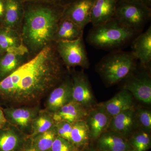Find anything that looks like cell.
<instances>
[{"label":"cell","mask_w":151,"mask_h":151,"mask_svg":"<svg viewBox=\"0 0 151 151\" xmlns=\"http://www.w3.org/2000/svg\"><path fill=\"white\" fill-rule=\"evenodd\" d=\"M62 76V65L49 45L0 81V102L7 107L40 105Z\"/></svg>","instance_id":"obj_1"},{"label":"cell","mask_w":151,"mask_h":151,"mask_svg":"<svg viewBox=\"0 0 151 151\" xmlns=\"http://www.w3.org/2000/svg\"><path fill=\"white\" fill-rule=\"evenodd\" d=\"M60 19L56 12L48 8L29 10L24 17L22 42L27 49L38 52L54 40Z\"/></svg>","instance_id":"obj_2"},{"label":"cell","mask_w":151,"mask_h":151,"mask_svg":"<svg viewBox=\"0 0 151 151\" xmlns=\"http://www.w3.org/2000/svg\"><path fill=\"white\" fill-rule=\"evenodd\" d=\"M135 32L122 26L113 18L94 26L88 35L87 40L91 45L97 48H114L130 40Z\"/></svg>","instance_id":"obj_3"},{"label":"cell","mask_w":151,"mask_h":151,"mask_svg":"<svg viewBox=\"0 0 151 151\" xmlns=\"http://www.w3.org/2000/svg\"><path fill=\"white\" fill-rule=\"evenodd\" d=\"M136 60L131 53H113L101 60L98 71L107 84L113 85L130 76L134 69Z\"/></svg>","instance_id":"obj_4"},{"label":"cell","mask_w":151,"mask_h":151,"mask_svg":"<svg viewBox=\"0 0 151 151\" xmlns=\"http://www.w3.org/2000/svg\"><path fill=\"white\" fill-rule=\"evenodd\" d=\"M150 17L151 9L139 0H118L114 19L122 26L136 32Z\"/></svg>","instance_id":"obj_5"},{"label":"cell","mask_w":151,"mask_h":151,"mask_svg":"<svg viewBox=\"0 0 151 151\" xmlns=\"http://www.w3.org/2000/svg\"><path fill=\"white\" fill-rule=\"evenodd\" d=\"M56 50L68 67H89V62L82 37L75 40L57 42Z\"/></svg>","instance_id":"obj_6"},{"label":"cell","mask_w":151,"mask_h":151,"mask_svg":"<svg viewBox=\"0 0 151 151\" xmlns=\"http://www.w3.org/2000/svg\"><path fill=\"white\" fill-rule=\"evenodd\" d=\"M40 109V105H39L6 107L3 110L8 123L29 136L33 121Z\"/></svg>","instance_id":"obj_7"},{"label":"cell","mask_w":151,"mask_h":151,"mask_svg":"<svg viewBox=\"0 0 151 151\" xmlns=\"http://www.w3.org/2000/svg\"><path fill=\"white\" fill-rule=\"evenodd\" d=\"M71 80L72 100L88 110L95 107L97 104L86 74L82 71L73 73Z\"/></svg>","instance_id":"obj_8"},{"label":"cell","mask_w":151,"mask_h":151,"mask_svg":"<svg viewBox=\"0 0 151 151\" xmlns=\"http://www.w3.org/2000/svg\"><path fill=\"white\" fill-rule=\"evenodd\" d=\"M111 118L105 109L98 104L89 110L84 121L89 129L92 143L108 130Z\"/></svg>","instance_id":"obj_9"},{"label":"cell","mask_w":151,"mask_h":151,"mask_svg":"<svg viewBox=\"0 0 151 151\" xmlns=\"http://www.w3.org/2000/svg\"><path fill=\"white\" fill-rule=\"evenodd\" d=\"M28 49L23 44L9 49L0 55V81L13 73L25 62Z\"/></svg>","instance_id":"obj_10"},{"label":"cell","mask_w":151,"mask_h":151,"mask_svg":"<svg viewBox=\"0 0 151 151\" xmlns=\"http://www.w3.org/2000/svg\"><path fill=\"white\" fill-rule=\"evenodd\" d=\"M72 80L61 81L49 93L44 103L45 109L54 113L72 99Z\"/></svg>","instance_id":"obj_11"},{"label":"cell","mask_w":151,"mask_h":151,"mask_svg":"<svg viewBox=\"0 0 151 151\" xmlns=\"http://www.w3.org/2000/svg\"><path fill=\"white\" fill-rule=\"evenodd\" d=\"M29 137L7 122L0 129V151H19Z\"/></svg>","instance_id":"obj_12"},{"label":"cell","mask_w":151,"mask_h":151,"mask_svg":"<svg viewBox=\"0 0 151 151\" xmlns=\"http://www.w3.org/2000/svg\"><path fill=\"white\" fill-rule=\"evenodd\" d=\"M123 89L129 92L138 101L147 105L151 103V80L148 76H128Z\"/></svg>","instance_id":"obj_13"},{"label":"cell","mask_w":151,"mask_h":151,"mask_svg":"<svg viewBox=\"0 0 151 151\" xmlns=\"http://www.w3.org/2000/svg\"><path fill=\"white\" fill-rule=\"evenodd\" d=\"M95 0H76L66 9L63 16L83 29L91 23V14Z\"/></svg>","instance_id":"obj_14"},{"label":"cell","mask_w":151,"mask_h":151,"mask_svg":"<svg viewBox=\"0 0 151 151\" xmlns=\"http://www.w3.org/2000/svg\"><path fill=\"white\" fill-rule=\"evenodd\" d=\"M100 151H128L132 149L128 139L118 132L108 130L94 142Z\"/></svg>","instance_id":"obj_15"},{"label":"cell","mask_w":151,"mask_h":151,"mask_svg":"<svg viewBox=\"0 0 151 151\" xmlns=\"http://www.w3.org/2000/svg\"><path fill=\"white\" fill-rule=\"evenodd\" d=\"M137 127L135 109L133 108L112 117L108 130L118 132L128 139Z\"/></svg>","instance_id":"obj_16"},{"label":"cell","mask_w":151,"mask_h":151,"mask_svg":"<svg viewBox=\"0 0 151 151\" xmlns=\"http://www.w3.org/2000/svg\"><path fill=\"white\" fill-rule=\"evenodd\" d=\"M98 104L103 107L111 117L126 110L134 108L133 96L129 92L124 89L110 100Z\"/></svg>","instance_id":"obj_17"},{"label":"cell","mask_w":151,"mask_h":151,"mask_svg":"<svg viewBox=\"0 0 151 151\" xmlns=\"http://www.w3.org/2000/svg\"><path fill=\"white\" fill-rule=\"evenodd\" d=\"M118 0H95L91 14L93 27L105 23L114 18Z\"/></svg>","instance_id":"obj_18"},{"label":"cell","mask_w":151,"mask_h":151,"mask_svg":"<svg viewBox=\"0 0 151 151\" xmlns=\"http://www.w3.org/2000/svg\"><path fill=\"white\" fill-rule=\"evenodd\" d=\"M89 110L80 104L71 100L53 113L55 122L65 121L73 124L85 120Z\"/></svg>","instance_id":"obj_19"},{"label":"cell","mask_w":151,"mask_h":151,"mask_svg":"<svg viewBox=\"0 0 151 151\" xmlns=\"http://www.w3.org/2000/svg\"><path fill=\"white\" fill-rule=\"evenodd\" d=\"M132 48L131 53L135 59L139 60L144 67H147L151 60V27L135 40Z\"/></svg>","instance_id":"obj_20"},{"label":"cell","mask_w":151,"mask_h":151,"mask_svg":"<svg viewBox=\"0 0 151 151\" xmlns=\"http://www.w3.org/2000/svg\"><path fill=\"white\" fill-rule=\"evenodd\" d=\"M62 17L58 24L54 40L57 42L71 41L82 37L83 29L70 19L63 15Z\"/></svg>","instance_id":"obj_21"},{"label":"cell","mask_w":151,"mask_h":151,"mask_svg":"<svg viewBox=\"0 0 151 151\" xmlns=\"http://www.w3.org/2000/svg\"><path fill=\"white\" fill-rule=\"evenodd\" d=\"M70 142L76 151L82 150L93 144L89 129L84 120L72 124Z\"/></svg>","instance_id":"obj_22"},{"label":"cell","mask_w":151,"mask_h":151,"mask_svg":"<svg viewBox=\"0 0 151 151\" xmlns=\"http://www.w3.org/2000/svg\"><path fill=\"white\" fill-rule=\"evenodd\" d=\"M55 124L53 113L45 108H41L33 121L29 137H33L37 135L48 131L54 126Z\"/></svg>","instance_id":"obj_23"},{"label":"cell","mask_w":151,"mask_h":151,"mask_svg":"<svg viewBox=\"0 0 151 151\" xmlns=\"http://www.w3.org/2000/svg\"><path fill=\"white\" fill-rule=\"evenodd\" d=\"M4 14L1 26L14 29L21 17L20 4L17 0H4Z\"/></svg>","instance_id":"obj_24"},{"label":"cell","mask_w":151,"mask_h":151,"mask_svg":"<svg viewBox=\"0 0 151 151\" xmlns=\"http://www.w3.org/2000/svg\"><path fill=\"white\" fill-rule=\"evenodd\" d=\"M22 37L13 29L0 26V55L9 49L22 44Z\"/></svg>","instance_id":"obj_25"},{"label":"cell","mask_w":151,"mask_h":151,"mask_svg":"<svg viewBox=\"0 0 151 151\" xmlns=\"http://www.w3.org/2000/svg\"><path fill=\"white\" fill-rule=\"evenodd\" d=\"M55 126L46 132L31 138L33 145L38 151H51L52 146L57 137Z\"/></svg>","instance_id":"obj_26"},{"label":"cell","mask_w":151,"mask_h":151,"mask_svg":"<svg viewBox=\"0 0 151 151\" xmlns=\"http://www.w3.org/2000/svg\"><path fill=\"white\" fill-rule=\"evenodd\" d=\"M128 140L133 151H147L151 147L150 134L142 130H136Z\"/></svg>","instance_id":"obj_27"},{"label":"cell","mask_w":151,"mask_h":151,"mask_svg":"<svg viewBox=\"0 0 151 151\" xmlns=\"http://www.w3.org/2000/svg\"><path fill=\"white\" fill-rule=\"evenodd\" d=\"M135 115L139 129L150 134L151 131V112L150 110L143 107H139L135 110Z\"/></svg>","instance_id":"obj_28"},{"label":"cell","mask_w":151,"mask_h":151,"mask_svg":"<svg viewBox=\"0 0 151 151\" xmlns=\"http://www.w3.org/2000/svg\"><path fill=\"white\" fill-rule=\"evenodd\" d=\"M55 126L58 136L70 142L72 124L65 121H59L55 122Z\"/></svg>","instance_id":"obj_29"},{"label":"cell","mask_w":151,"mask_h":151,"mask_svg":"<svg viewBox=\"0 0 151 151\" xmlns=\"http://www.w3.org/2000/svg\"><path fill=\"white\" fill-rule=\"evenodd\" d=\"M51 151H76L72 143L58 136L52 144Z\"/></svg>","instance_id":"obj_30"},{"label":"cell","mask_w":151,"mask_h":151,"mask_svg":"<svg viewBox=\"0 0 151 151\" xmlns=\"http://www.w3.org/2000/svg\"><path fill=\"white\" fill-rule=\"evenodd\" d=\"M19 151H38L33 145L31 138L29 137L22 148Z\"/></svg>","instance_id":"obj_31"},{"label":"cell","mask_w":151,"mask_h":151,"mask_svg":"<svg viewBox=\"0 0 151 151\" xmlns=\"http://www.w3.org/2000/svg\"><path fill=\"white\" fill-rule=\"evenodd\" d=\"M3 108L0 106V129L4 127L5 125L7 122L4 114Z\"/></svg>","instance_id":"obj_32"},{"label":"cell","mask_w":151,"mask_h":151,"mask_svg":"<svg viewBox=\"0 0 151 151\" xmlns=\"http://www.w3.org/2000/svg\"><path fill=\"white\" fill-rule=\"evenodd\" d=\"M5 11L4 0H0V24H1Z\"/></svg>","instance_id":"obj_33"},{"label":"cell","mask_w":151,"mask_h":151,"mask_svg":"<svg viewBox=\"0 0 151 151\" xmlns=\"http://www.w3.org/2000/svg\"><path fill=\"white\" fill-rule=\"evenodd\" d=\"M80 151H100L97 148L95 147L94 145L93 144H91L90 146L84 149V150Z\"/></svg>","instance_id":"obj_34"},{"label":"cell","mask_w":151,"mask_h":151,"mask_svg":"<svg viewBox=\"0 0 151 151\" xmlns=\"http://www.w3.org/2000/svg\"><path fill=\"white\" fill-rule=\"evenodd\" d=\"M144 4L150 8L151 6V0H139Z\"/></svg>","instance_id":"obj_35"},{"label":"cell","mask_w":151,"mask_h":151,"mask_svg":"<svg viewBox=\"0 0 151 151\" xmlns=\"http://www.w3.org/2000/svg\"><path fill=\"white\" fill-rule=\"evenodd\" d=\"M47 1H62V0H47Z\"/></svg>","instance_id":"obj_36"},{"label":"cell","mask_w":151,"mask_h":151,"mask_svg":"<svg viewBox=\"0 0 151 151\" xmlns=\"http://www.w3.org/2000/svg\"><path fill=\"white\" fill-rule=\"evenodd\" d=\"M2 105V103L0 102V106H1V105Z\"/></svg>","instance_id":"obj_37"},{"label":"cell","mask_w":151,"mask_h":151,"mask_svg":"<svg viewBox=\"0 0 151 151\" xmlns=\"http://www.w3.org/2000/svg\"><path fill=\"white\" fill-rule=\"evenodd\" d=\"M128 151H133V150H132Z\"/></svg>","instance_id":"obj_38"}]
</instances>
